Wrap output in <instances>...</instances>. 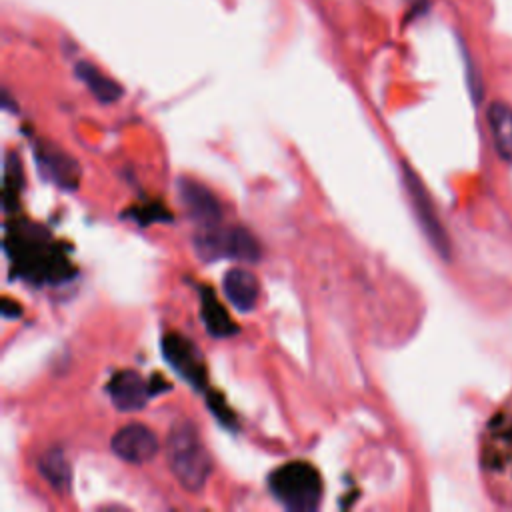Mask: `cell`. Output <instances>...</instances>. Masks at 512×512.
<instances>
[{
	"instance_id": "e0dca14e",
	"label": "cell",
	"mask_w": 512,
	"mask_h": 512,
	"mask_svg": "<svg viewBox=\"0 0 512 512\" xmlns=\"http://www.w3.org/2000/svg\"><path fill=\"white\" fill-rule=\"evenodd\" d=\"M130 216L136 218L140 224H148V222H152V220H170V214L164 210V206H158V204L134 208V210L130 212Z\"/></svg>"
},
{
	"instance_id": "2e32d148",
	"label": "cell",
	"mask_w": 512,
	"mask_h": 512,
	"mask_svg": "<svg viewBox=\"0 0 512 512\" xmlns=\"http://www.w3.org/2000/svg\"><path fill=\"white\" fill-rule=\"evenodd\" d=\"M76 76L88 86V90L92 92V96L98 102L110 104V102H116L122 96V86L116 80L102 74L90 62H78L76 64Z\"/></svg>"
},
{
	"instance_id": "7a4b0ae2",
	"label": "cell",
	"mask_w": 512,
	"mask_h": 512,
	"mask_svg": "<svg viewBox=\"0 0 512 512\" xmlns=\"http://www.w3.org/2000/svg\"><path fill=\"white\" fill-rule=\"evenodd\" d=\"M480 462L494 498L512 504V400L488 420Z\"/></svg>"
},
{
	"instance_id": "52a82bcc",
	"label": "cell",
	"mask_w": 512,
	"mask_h": 512,
	"mask_svg": "<svg viewBox=\"0 0 512 512\" xmlns=\"http://www.w3.org/2000/svg\"><path fill=\"white\" fill-rule=\"evenodd\" d=\"M110 448L124 462L144 464L158 454L160 444H158L156 434L148 426H144L140 422H132V424L122 426L112 436Z\"/></svg>"
},
{
	"instance_id": "ba28073f",
	"label": "cell",
	"mask_w": 512,
	"mask_h": 512,
	"mask_svg": "<svg viewBox=\"0 0 512 512\" xmlns=\"http://www.w3.org/2000/svg\"><path fill=\"white\" fill-rule=\"evenodd\" d=\"M108 394L112 404L122 412L142 410L154 396L150 380H144L136 370H118L108 380Z\"/></svg>"
},
{
	"instance_id": "3957f363",
	"label": "cell",
	"mask_w": 512,
	"mask_h": 512,
	"mask_svg": "<svg viewBox=\"0 0 512 512\" xmlns=\"http://www.w3.org/2000/svg\"><path fill=\"white\" fill-rule=\"evenodd\" d=\"M166 458L172 474L186 490L204 488L212 472V458L194 424L182 420L166 440Z\"/></svg>"
},
{
	"instance_id": "7c38bea8",
	"label": "cell",
	"mask_w": 512,
	"mask_h": 512,
	"mask_svg": "<svg viewBox=\"0 0 512 512\" xmlns=\"http://www.w3.org/2000/svg\"><path fill=\"white\" fill-rule=\"evenodd\" d=\"M36 158H38V164H40L42 172L50 180H54L58 186H64V188H76L80 170H78L76 162L70 156H66L64 152L44 144L36 150Z\"/></svg>"
},
{
	"instance_id": "ac0fdd59",
	"label": "cell",
	"mask_w": 512,
	"mask_h": 512,
	"mask_svg": "<svg viewBox=\"0 0 512 512\" xmlns=\"http://www.w3.org/2000/svg\"><path fill=\"white\" fill-rule=\"evenodd\" d=\"M16 304H18V302H12V300L4 298V302H2V314L8 316V318L18 316V314H20V306H16Z\"/></svg>"
},
{
	"instance_id": "9a60e30c",
	"label": "cell",
	"mask_w": 512,
	"mask_h": 512,
	"mask_svg": "<svg viewBox=\"0 0 512 512\" xmlns=\"http://www.w3.org/2000/svg\"><path fill=\"white\" fill-rule=\"evenodd\" d=\"M486 116L500 158L512 164V106L496 100L488 106Z\"/></svg>"
},
{
	"instance_id": "5bb4252c",
	"label": "cell",
	"mask_w": 512,
	"mask_h": 512,
	"mask_svg": "<svg viewBox=\"0 0 512 512\" xmlns=\"http://www.w3.org/2000/svg\"><path fill=\"white\" fill-rule=\"evenodd\" d=\"M40 476L60 494L70 492L72 466L60 448H48L38 458Z\"/></svg>"
},
{
	"instance_id": "8992f818",
	"label": "cell",
	"mask_w": 512,
	"mask_h": 512,
	"mask_svg": "<svg viewBox=\"0 0 512 512\" xmlns=\"http://www.w3.org/2000/svg\"><path fill=\"white\" fill-rule=\"evenodd\" d=\"M162 354L166 362L192 386L206 384V366L198 348L178 332H168L162 338Z\"/></svg>"
},
{
	"instance_id": "5b68a950",
	"label": "cell",
	"mask_w": 512,
	"mask_h": 512,
	"mask_svg": "<svg viewBox=\"0 0 512 512\" xmlns=\"http://www.w3.org/2000/svg\"><path fill=\"white\" fill-rule=\"evenodd\" d=\"M194 248L204 260L234 258L256 262L262 256L256 236L242 226H204L194 236Z\"/></svg>"
},
{
	"instance_id": "8fae6325",
	"label": "cell",
	"mask_w": 512,
	"mask_h": 512,
	"mask_svg": "<svg viewBox=\"0 0 512 512\" xmlns=\"http://www.w3.org/2000/svg\"><path fill=\"white\" fill-rule=\"evenodd\" d=\"M222 286H224V294H226L228 302L236 310L250 312L256 308L260 284L252 272H248L244 268H232L226 272Z\"/></svg>"
},
{
	"instance_id": "4fadbf2b",
	"label": "cell",
	"mask_w": 512,
	"mask_h": 512,
	"mask_svg": "<svg viewBox=\"0 0 512 512\" xmlns=\"http://www.w3.org/2000/svg\"><path fill=\"white\" fill-rule=\"evenodd\" d=\"M200 316L206 330L216 338H226L238 332V326L232 322L230 314L220 304L218 296L210 286H202L200 290Z\"/></svg>"
},
{
	"instance_id": "30bf717a",
	"label": "cell",
	"mask_w": 512,
	"mask_h": 512,
	"mask_svg": "<svg viewBox=\"0 0 512 512\" xmlns=\"http://www.w3.org/2000/svg\"><path fill=\"white\" fill-rule=\"evenodd\" d=\"M404 180H406V188H408V194H410V200H412V206H414V212L418 216V222L422 226V230L426 232V236L430 238V242L434 244V248L440 252V254H448V240H446V234L432 210V204L426 196V190L422 188L420 180L416 178L414 172H410L408 168L404 170Z\"/></svg>"
},
{
	"instance_id": "9c48e42d",
	"label": "cell",
	"mask_w": 512,
	"mask_h": 512,
	"mask_svg": "<svg viewBox=\"0 0 512 512\" xmlns=\"http://www.w3.org/2000/svg\"><path fill=\"white\" fill-rule=\"evenodd\" d=\"M178 192H180V198H182V204H184L188 216L200 228L220 224V220H222L220 202L206 186H202L200 182L190 180V178H180Z\"/></svg>"
},
{
	"instance_id": "6da1fadb",
	"label": "cell",
	"mask_w": 512,
	"mask_h": 512,
	"mask_svg": "<svg viewBox=\"0 0 512 512\" xmlns=\"http://www.w3.org/2000/svg\"><path fill=\"white\" fill-rule=\"evenodd\" d=\"M4 248L16 270L34 282H62L72 274L68 258L48 240V234L34 224L6 228Z\"/></svg>"
},
{
	"instance_id": "277c9868",
	"label": "cell",
	"mask_w": 512,
	"mask_h": 512,
	"mask_svg": "<svg viewBox=\"0 0 512 512\" xmlns=\"http://www.w3.org/2000/svg\"><path fill=\"white\" fill-rule=\"evenodd\" d=\"M268 486L272 496L288 510L310 512L316 510L322 498V478L318 470L304 460H292L278 466Z\"/></svg>"
}]
</instances>
